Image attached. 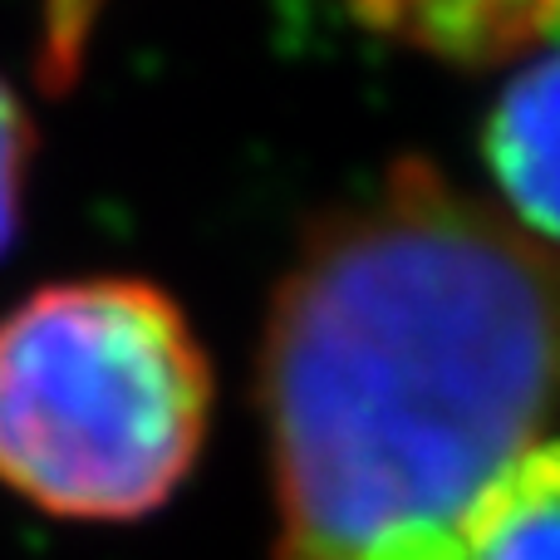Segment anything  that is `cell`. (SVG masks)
<instances>
[{
  "instance_id": "1",
  "label": "cell",
  "mask_w": 560,
  "mask_h": 560,
  "mask_svg": "<svg viewBox=\"0 0 560 560\" xmlns=\"http://www.w3.org/2000/svg\"><path fill=\"white\" fill-rule=\"evenodd\" d=\"M280 560H463L560 413V256L404 158L305 232L261 345Z\"/></svg>"
},
{
  "instance_id": "2",
  "label": "cell",
  "mask_w": 560,
  "mask_h": 560,
  "mask_svg": "<svg viewBox=\"0 0 560 560\" xmlns=\"http://www.w3.org/2000/svg\"><path fill=\"white\" fill-rule=\"evenodd\" d=\"M207 413V354L148 280H59L0 319V482L39 512H158L192 472Z\"/></svg>"
},
{
  "instance_id": "3",
  "label": "cell",
  "mask_w": 560,
  "mask_h": 560,
  "mask_svg": "<svg viewBox=\"0 0 560 560\" xmlns=\"http://www.w3.org/2000/svg\"><path fill=\"white\" fill-rule=\"evenodd\" d=\"M482 153L516 217L560 242V25L506 79Z\"/></svg>"
},
{
  "instance_id": "4",
  "label": "cell",
  "mask_w": 560,
  "mask_h": 560,
  "mask_svg": "<svg viewBox=\"0 0 560 560\" xmlns=\"http://www.w3.org/2000/svg\"><path fill=\"white\" fill-rule=\"evenodd\" d=\"M364 25L453 65H497L560 25V0H349Z\"/></svg>"
},
{
  "instance_id": "5",
  "label": "cell",
  "mask_w": 560,
  "mask_h": 560,
  "mask_svg": "<svg viewBox=\"0 0 560 560\" xmlns=\"http://www.w3.org/2000/svg\"><path fill=\"white\" fill-rule=\"evenodd\" d=\"M463 560H560V443L522 453L487 487Z\"/></svg>"
},
{
  "instance_id": "6",
  "label": "cell",
  "mask_w": 560,
  "mask_h": 560,
  "mask_svg": "<svg viewBox=\"0 0 560 560\" xmlns=\"http://www.w3.org/2000/svg\"><path fill=\"white\" fill-rule=\"evenodd\" d=\"M35 153V128L15 89L0 79V256L10 252L20 232V207H25V173Z\"/></svg>"
}]
</instances>
